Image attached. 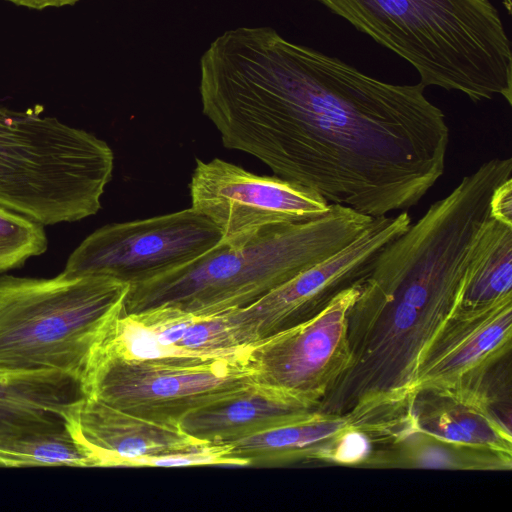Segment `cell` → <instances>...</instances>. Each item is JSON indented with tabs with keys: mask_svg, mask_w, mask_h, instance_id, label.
<instances>
[{
	"mask_svg": "<svg viewBox=\"0 0 512 512\" xmlns=\"http://www.w3.org/2000/svg\"><path fill=\"white\" fill-rule=\"evenodd\" d=\"M425 88L379 80L270 27L228 30L200 59L203 113L226 148L372 218L418 205L444 173L449 127Z\"/></svg>",
	"mask_w": 512,
	"mask_h": 512,
	"instance_id": "cell-1",
	"label": "cell"
},
{
	"mask_svg": "<svg viewBox=\"0 0 512 512\" xmlns=\"http://www.w3.org/2000/svg\"><path fill=\"white\" fill-rule=\"evenodd\" d=\"M404 59L425 87L512 105V49L489 0H315Z\"/></svg>",
	"mask_w": 512,
	"mask_h": 512,
	"instance_id": "cell-2",
	"label": "cell"
},
{
	"mask_svg": "<svg viewBox=\"0 0 512 512\" xmlns=\"http://www.w3.org/2000/svg\"><path fill=\"white\" fill-rule=\"evenodd\" d=\"M372 217L330 204L321 217L265 227L129 288L125 313L173 307L196 314L245 307L353 240Z\"/></svg>",
	"mask_w": 512,
	"mask_h": 512,
	"instance_id": "cell-3",
	"label": "cell"
},
{
	"mask_svg": "<svg viewBox=\"0 0 512 512\" xmlns=\"http://www.w3.org/2000/svg\"><path fill=\"white\" fill-rule=\"evenodd\" d=\"M129 288L105 276L0 275V369L61 371L84 383Z\"/></svg>",
	"mask_w": 512,
	"mask_h": 512,
	"instance_id": "cell-4",
	"label": "cell"
},
{
	"mask_svg": "<svg viewBox=\"0 0 512 512\" xmlns=\"http://www.w3.org/2000/svg\"><path fill=\"white\" fill-rule=\"evenodd\" d=\"M244 359H126L99 351L85 379L88 397L128 413L168 423L230 398L257 383Z\"/></svg>",
	"mask_w": 512,
	"mask_h": 512,
	"instance_id": "cell-5",
	"label": "cell"
},
{
	"mask_svg": "<svg viewBox=\"0 0 512 512\" xmlns=\"http://www.w3.org/2000/svg\"><path fill=\"white\" fill-rule=\"evenodd\" d=\"M221 240L219 229L192 207L113 223L87 236L60 274L69 278L105 276L131 287L195 260Z\"/></svg>",
	"mask_w": 512,
	"mask_h": 512,
	"instance_id": "cell-6",
	"label": "cell"
},
{
	"mask_svg": "<svg viewBox=\"0 0 512 512\" xmlns=\"http://www.w3.org/2000/svg\"><path fill=\"white\" fill-rule=\"evenodd\" d=\"M412 223L406 211L373 218L350 244L301 271L251 304L226 311L238 341L254 346L319 312L339 292L361 283L381 249Z\"/></svg>",
	"mask_w": 512,
	"mask_h": 512,
	"instance_id": "cell-7",
	"label": "cell"
},
{
	"mask_svg": "<svg viewBox=\"0 0 512 512\" xmlns=\"http://www.w3.org/2000/svg\"><path fill=\"white\" fill-rule=\"evenodd\" d=\"M339 292L310 318L252 346L257 380L318 409L350 364L348 312L360 290Z\"/></svg>",
	"mask_w": 512,
	"mask_h": 512,
	"instance_id": "cell-8",
	"label": "cell"
},
{
	"mask_svg": "<svg viewBox=\"0 0 512 512\" xmlns=\"http://www.w3.org/2000/svg\"><path fill=\"white\" fill-rule=\"evenodd\" d=\"M196 162L192 208L219 229L224 242L268 226L315 219L330 208L314 190L278 176H259L218 158Z\"/></svg>",
	"mask_w": 512,
	"mask_h": 512,
	"instance_id": "cell-9",
	"label": "cell"
},
{
	"mask_svg": "<svg viewBox=\"0 0 512 512\" xmlns=\"http://www.w3.org/2000/svg\"><path fill=\"white\" fill-rule=\"evenodd\" d=\"M226 311L196 314L173 307L123 313L99 351L135 360L203 361L249 358Z\"/></svg>",
	"mask_w": 512,
	"mask_h": 512,
	"instance_id": "cell-10",
	"label": "cell"
},
{
	"mask_svg": "<svg viewBox=\"0 0 512 512\" xmlns=\"http://www.w3.org/2000/svg\"><path fill=\"white\" fill-rule=\"evenodd\" d=\"M512 300L494 307L456 312L418 374L420 389H463L482 384L511 352Z\"/></svg>",
	"mask_w": 512,
	"mask_h": 512,
	"instance_id": "cell-11",
	"label": "cell"
},
{
	"mask_svg": "<svg viewBox=\"0 0 512 512\" xmlns=\"http://www.w3.org/2000/svg\"><path fill=\"white\" fill-rule=\"evenodd\" d=\"M71 432L94 467H130L145 457L210 444L186 433L180 423L143 418L88 396L74 415Z\"/></svg>",
	"mask_w": 512,
	"mask_h": 512,
	"instance_id": "cell-12",
	"label": "cell"
},
{
	"mask_svg": "<svg viewBox=\"0 0 512 512\" xmlns=\"http://www.w3.org/2000/svg\"><path fill=\"white\" fill-rule=\"evenodd\" d=\"M495 401L485 381L472 388L420 389L411 396L409 414L415 432L512 454L511 427L494 408Z\"/></svg>",
	"mask_w": 512,
	"mask_h": 512,
	"instance_id": "cell-13",
	"label": "cell"
},
{
	"mask_svg": "<svg viewBox=\"0 0 512 512\" xmlns=\"http://www.w3.org/2000/svg\"><path fill=\"white\" fill-rule=\"evenodd\" d=\"M86 397L83 381L69 373L0 369V442L71 429Z\"/></svg>",
	"mask_w": 512,
	"mask_h": 512,
	"instance_id": "cell-14",
	"label": "cell"
},
{
	"mask_svg": "<svg viewBox=\"0 0 512 512\" xmlns=\"http://www.w3.org/2000/svg\"><path fill=\"white\" fill-rule=\"evenodd\" d=\"M313 410L290 393L257 382L230 398L191 412L180 426L210 444H230L293 422Z\"/></svg>",
	"mask_w": 512,
	"mask_h": 512,
	"instance_id": "cell-15",
	"label": "cell"
},
{
	"mask_svg": "<svg viewBox=\"0 0 512 512\" xmlns=\"http://www.w3.org/2000/svg\"><path fill=\"white\" fill-rule=\"evenodd\" d=\"M350 430L361 431L351 414L315 409L293 422L230 443V454L248 465L325 462L336 440Z\"/></svg>",
	"mask_w": 512,
	"mask_h": 512,
	"instance_id": "cell-16",
	"label": "cell"
},
{
	"mask_svg": "<svg viewBox=\"0 0 512 512\" xmlns=\"http://www.w3.org/2000/svg\"><path fill=\"white\" fill-rule=\"evenodd\" d=\"M512 300V227L488 217L466 268L457 312Z\"/></svg>",
	"mask_w": 512,
	"mask_h": 512,
	"instance_id": "cell-17",
	"label": "cell"
},
{
	"mask_svg": "<svg viewBox=\"0 0 512 512\" xmlns=\"http://www.w3.org/2000/svg\"><path fill=\"white\" fill-rule=\"evenodd\" d=\"M366 466L510 470L512 454L445 442L414 432L387 449L372 452Z\"/></svg>",
	"mask_w": 512,
	"mask_h": 512,
	"instance_id": "cell-18",
	"label": "cell"
},
{
	"mask_svg": "<svg viewBox=\"0 0 512 512\" xmlns=\"http://www.w3.org/2000/svg\"><path fill=\"white\" fill-rule=\"evenodd\" d=\"M0 466L94 467V464L69 429L1 441Z\"/></svg>",
	"mask_w": 512,
	"mask_h": 512,
	"instance_id": "cell-19",
	"label": "cell"
},
{
	"mask_svg": "<svg viewBox=\"0 0 512 512\" xmlns=\"http://www.w3.org/2000/svg\"><path fill=\"white\" fill-rule=\"evenodd\" d=\"M47 248L43 224L0 205V273L21 267Z\"/></svg>",
	"mask_w": 512,
	"mask_h": 512,
	"instance_id": "cell-20",
	"label": "cell"
},
{
	"mask_svg": "<svg viewBox=\"0 0 512 512\" xmlns=\"http://www.w3.org/2000/svg\"><path fill=\"white\" fill-rule=\"evenodd\" d=\"M489 217L512 227V178L494 189L490 199Z\"/></svg>",
	"mask_w": 512,
	"mask_h": 512,
	"instance_id": "cell-21",
	"label": "cell"
},
{
	"mask_svg": "<svg viewBox=\"0 0 512 512\" xmlns=\"http://www.w3.org/2000/svg\"><path fill=\"white\" fill-rule=\"evenodd\" d=\"M14 5L33 9L44 10L47 8H61L66 6H73L79 0H7Z\"/></svg>",
	"mask_w": 512,
	"mask_h": 512,
	"instance_id": "cell-22",
	"label": "cell"
},
{
	"mask_svg": "<svg viewBox=\"0 0 512 512\" xmlns=\"http://www.w3.org/2000/svg\"><path fill=\"white\" fill-rule=\"evenodd\" d=\"M504 8L507 10L508 14L512 13V0H502Z\"/></svg>",
	"mask_w": 512,
	"mask_h": 512,
	"instance_id": "cell-23",
	"label": "cell"
}]
</instances>
